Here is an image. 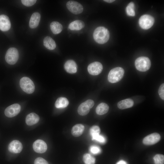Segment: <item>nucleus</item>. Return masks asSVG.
<instances>
[{
    "label": "nucleus",
    "mask_w": 164,
    "mask_h": 164,
    "mask_svg": "<svg viewBox=\"0 0 164 164\" xmlns=\"http://www.w3.org/2000/svg\"><path fill=\"white\" fill-rule=\"evenodd\" d=\"M39 120V117L37 114L31 113L26 116V122L27 125L31 126L37 123Z\"/></svg>",
    "instance_id": "16"
},
{
    "label": "nucleus",
    "mask_w": 164,
    "mask_h": 164,
    "mask_svg": "<svg viewBox=\"0 0 164 164\" xmlns=\"http://www.w3.org/2000/svg\"><path fill=\"white\" fill-rule=\"evenodd\" d=\"M11 26V22L8 17L5 15H0V29L3 31L9 30Z\"/></svg>",
    "instance_id": "14"
},
{
    "label": "nucleus",
    "mask_w": 164,
    "mask_h": 164,
    "mask_svg": "<svg viewBox=\"0 0 164 164\" xmlns=\"http://www.w3.org/2000/svg\"><path fill=\"white\" fill-rule=\"evenodd\" d=\"M84 129V126L81 124H77L72 128L71 133L74 137H78L83 133Z\"/></svg>",
    "instance_id": "20"
},
{
    "label": "nucleus",
    "mask_w": 164,
    "mask_h": 164,
    "mask_svg": "<svg viewBox=\"0 0 164 164\" xmlns=\"http://www.w3.org/2000/svg\"><path fill=\"white\" fill-rule=\"evenodd\" d=\"M124 74V70L122 68H114L109 72L108 76V80L111 83L118 82L123 78Z\"/></svg>",
    "instance_id": "2"
},
{
    "label": "nucleus",
    "mask_w": 164,
    "mask_h": 164,
    "mask_svg": "<svg viewBox=\"0 0 164 164\" xmlns=\"http://www.w3.org/2000/svg\"><path fill=\"white\" fill-rule=\"evenodd\" d=\"M22 4L26 6H30L34 5L36 2V0H22Z\"/></svg>",
    "instance_id": "31"
},
{
    "label": "nucleus",
    "mask_w": 164,
    "mask_h": 164,
    "mask_svg": "<svg viewBox=\"0 0 164 164\" xmlns=\"http://www.w3.org/2000/svg\"><path fill=\"white\" fill-rule=\"evenodd\" d=\"M50 26L51 31L55 34L60 33L63 29L62 25L57 21H53L52 22Z\"/></svg>",
    "instance_id": "22"
},
{
    "label": "nucleus",
    "mask_w": 164,
    "mask_h": 164,
    "mask_svg": "<svg viewBox=\"0 0 164 164\" xmlns=\"http://www.w3.org/2000/svg\"><path fill=\"white\" fill-rule=\"evenodd\" d=\"M89 150L90 152L94 154H97L101 152V149L100 147L96 145L91 146Z\"/></svg>",
    "instance_id": "30"
},
{
    "label": "nucleus",
    "mask_w": 164,
    "mask_h": 164,
    "mask_svg": "<svg viewBox=\"0 0 164 164\" xmlns=\"http://www.w3.org/2000/svg\"><path fill=\"white\" fill-rule=\"evenodd\" d=\"M66 6L70 12L75 14H80L83 10L82 5L76 1H69L67 2Z\"/></svg>",
    "instance_id": "8"
},
{
    "label": "nucleus",
    "mask_w": 164,
    "mask_h": 164,
    "mask_svg": "<svg viewBox=\"0 0 164 164\" xmlns=\"http://www.w3.org/2000/svg\"><path fill=\"white\" fill-rule=\"evenodd\" d=\"M155 164H163L164 163V156L161 154L156 155L154 157Z\"/></svg>",
    "instance_id": "27"
},
{
    "label": "nucleus",
    "mask_w": 164,
    "mask_h": 164,
    "mask_svg": "<svg viewBox=\"0 0 164 164\" xmlns=\"http://www.w3.org/2000/svg\"><path fill=\"white\" fill-rule=\"evenodd\" d=\"M68 104L69 101L67 98L61 97L57 99L55 102V105L57 108H63L66 107Z\"/></svg>",
    "instance_id": "23"
},
{
    "label": "nucleus",
    "mask_w": 164,
    "mask_h": 164,
    "mask_svg": "<svg viewBox=\"0 0 164 164\" xmlns=\"http://www.w3.org/2000/svg\"><path fill=\"white\" fill-rule=\"evenodd\" d=\"M154 21V19L152 16L149 15H145L139 18V24L142 29H147L153 26Z\"/></svg>",
    "instance_id": "6"
},
{
    "label": "nucleus",
    "mask_w": 164,
    "mask_h": 164,
    "mask_svg": "<svg viewBox=\"0 0 164 164\" xmlns=\"http://www.w3.org/2000/svg\"><path fill=\"white\" fill-rule=\"evenodd\" d=\"M135 65L136 68L138 71L145 72L150 68L151 63L150 60L148 57L141 56L136 60Z\"/></svg>",
    "instance_id": "3"
},
{
    "label": "nucleus",
    "mask_w": 164,
    "mask_h": 164,
    "mask_svg": "<svg viewBox=\"0 0 164 164\" xmlns=\"http://www.w3.org/2000/svg\"><path fill=\"white\" fill-rule=\"evenodd\" d=\"M109 109V107L107 104L104 103H101L97 107L96 112L97 114L102 115L106 113Z\"/></svg>",
    "instance_id": "24"
},
{
    "label": "nucleus",
    "mask_w": 164,
    "mask_h": 164,
    "mask_svg": "<svg viewBox=\"0 0 164 164\" xmlns=\"http://www.w3.org/2000/svg\"><path fill=\"white\" fill-rule=\"evenodd\" d=\"M22 148V144L20 141L17 140H14L9 143L8 149L11 152L18 153L21 152Z\"/></svg>",
    "instance_id": "13"
},
{
    "label": "nucleus",
    "mask_w": 164,
    "mask_h": 164,
    "mask_svg": "<svg viewBox=\"0 0 164 164\" xmlns=\"http://www.w3.org/2000/svg\"><path fill=\"white\" fill-rule=\"evenodd\" d=\"M133 101L131 99H126L119 102L117 104L118 108L124 109L132 107L134 105Z\"/></svg>",
    "instance_id": "19"
},
{
    "label": "nucleus",
    "mask_w": 164,
    "mask_h": 164,
    "mask_svg": "<svg viewBox=\"0 0 164 164\" xmlns=\"http://www.w3.org/2000/svg\"><path fill=\"white\" fill-rule=\"evenodd\" d=\"M21 107L18 104H15L7 107L5 110L4 113L8 117L12 118L17 115L20 112Z\"/></svg>",
    "instance_id": "9"
},
{
    "label": "nucleus",
    "mask_w": 164,
    "mask_h": 164,
    "mask_svg": "<svg viewBox=\"0 0 164 164\" xmlns=\"http://www.w3.org/2000/svg\"><path fill=\"white\" fill-rule=\"evenodd\" d=\"M85 26L84 22L81 20H76L69 25V29L72 30H80L84 28Z\"/></svg>",
    "instance_id": "18"
},
{
    "label": "nucleus",
    "mask_w": 164,
    "mask_h": 164,
    "mask_svg": "<svg viewBox=\"0 0 164 164\" xmlns=\"http://www.w3.org/2000/svg\"><path fill=\"white\" fill-rule=\"evenodd\" d=\"M94 105V102L92 100L89 99L81 103L79 106L77 111L80 115L84 116L89 112L90 109Z\"/></svg>",
    "instance_id": "7"
},
{
    "label": "nucleus",
    "mask_w": 164,
    "mask_h": 164,
    "mask_svg": "<svg viewBox=\"0 0 164 164\" xmlns=\"http://www.w3.org/2000/svg\"><path fill=\"white\" fill-rule=\"evenodd\" d=\"M43 43L45 47L49 50H54L56 46L55 41L49 36H46L44 38Z\"/></svg>",
    "instance_id": "21"
},
{
    "label": "nucleus",
    "mask_w": 164,
    "mask_h": 164,
    "mask_svg": "<svg viewBox=\"0 0 164 164\" xmlns=\"http://www.w3.org/2000/svg\"><path fill=\"white\" fill-rule=\"evenodd\" d=\"M89 132L92 137L95 135L99 134L100 132V129L98 126L94 125L90 128Z\"/></svg>",
    "instance_id": "28"
},
{
    "label": "nucleus",
    "mask_w": 164,
    "mask_h": 164,
    "mask_svg": "<svg viewBox=\"0 0 164 164\" xmlns=\"http://www.w3.org/2000/svg\"><path fill=\"white\" fill-rule=\"evenodd\" d=\"M83 159L85 164H94L95 162V158L88 153L84 155Z\"/></svg>",
    "instance_id": "25"
},
{
    "label": "nucleus",
    "mask_w": 164,
    "mask_h": 164,
    "mask_svg": "<svg viewBox=\"0 0 164 164\" xmlns=\"http://www.w3.org/2000/svg\"><path fill=\"white\" fill-rule=\"evenodd\" d=\"M158 93L160 97L163 100H164V84H162L159 87Z\"/></svg>",
    "instance_id": "33"
},
{
    "label": "nucleus",
    "mask_w": 164,
    "mask_h": 164,
    "mask_svg": "<svg viewBox=\"0 0 164 164\" xmlns=\"http://www.w3.org/2000/svg\"><path fill=\"white\" fill-rule=\"evenodd\" d=\"M104 1L108 2V3H111L114 1H115V0H104Z\"/></svg>",
    "instance_id": "35"
},
{
    "label": "nucleus",
    "mask_w": 164,
    "mask_h": 164,
    "mask_svg": "<svg viewBox=\"0 0 164 164\" xmlns=\"http://www.w3.org/2000/svg\"><path fill=\"white\" fill-rule=\"evenodd\" d=\"M103 68V66L100 63L94 62L90 63L88 66L87 70L90 74L97 75L101 73Z\"/></svg>",
    "instance_id": "10"
},
{
    "label": "nucleus",
    "mask_w": 164,
    "mask_h": 164,
    "mask_svg": "<svg viewBox=\"0 0 164 164\" xmlns=\"http://www.w3.org/2000/svg\"><path fill=\"white\" fill-rule=\"evenodd\" d=\"M91 137L92 140H96L101 143H104L106 142L105 138L99 134L94 135Z\"/></svg>",
    "instance_id": "29"
},
{
    "label": "nucleus",
    "mask_w": 164,
    "mask_h": 164,
    "mask_svg": "<svg viewBox=\"0 0 164 164\" xmlns=\"http://www.w3.org/2000/svg\"><path fill=\"white\" fill-rule=\"evenodd\" d=\"M66 71L70 73H76L77 70V66L76 63L73 60H69L67 61L64 65Z\"/></svg>",
    "instance_id": "15"
},
{
    "label": "nucleus",
    "mask_w": 164,
    "mask_h": 164,
    "mask_svg": "<svg viewBox=\"0 0 164 164\" xmlns=\"http://www.w3.org/2000/svg\"><path fill=\"white\" fill-rule=\"evenodd\" d=\"M40 19L39 13L35 12L32 14L30 19L29 26L30 28L33 29L36 27L38 25Z\"/></svg>",
    "instance_id": "17"
},
{
    "label": "nucleus",
    "mask_w": 164,
    "mask_h": 164,
    "mask_svg": "<svg viewBox=\"0 0 164 164\" xmlns=\"http://www.w3.org/2000/svg\"><path fill=\"white\" fill-rule=\"evenodd\" d=\"M134 8V4L133 2H130L128 4L126 9V13L128 15L132 16L135 15Z\"/></svg>",
    "instance_id": "26"
},
{
    "label": "nucleus",
    "mask_w": 164,
    "mask_h": 164,
    "mask_svg": "<svg viewBox=\"0 0 164 164\" xmlns=\"http://www.w3.org/2000/svg\"><path fill=\"white\" fill-rule=\"evenodd\" d=\"M116 164H127L125 161L121 160L118 162Z\"/></svg>",
    "instance_id": "34"
},
{
    "label": "nucleus",
    "mask_w": 164,
    "mask_h": 164,
    "mask_svg": "<svg viewBox=\"0 0 164 164\" xmlns=\"http://www.w3.org/2000/svg\"><path fill=\"white\" fill-rule=\"evenodd\" d=\"M19 84L22 90L26 93L31 94L34 91V84L29 78L27 77H22L20 80Z\"/></svg>",
    "instance_id": "4"
},
{
    "label": "nucleus",
    "mask_w": 164,
    "mask_h": 164,
    "mask_svg": "<svg viewBox=\"0 0 164 164\" xmlns=\"http://www.w3.org/2000/svg\"><path fill=\"white\" fill-rule=\"evenodd\" d=\"M34 164H48V163L43 158L41 157H38L35 159Z\"/></svg>",
    "instance_id": "32"
},
{
    "label": "nucleus",
    "mask_w": 164,
    "mask_h": 164,
    "mask_svg": "<svg viewBox=\"0 0 164 164\" xmlns=\"http://www.w3.org/2000/svg\"><path fill=\"white\" fill-rule=\"evenodd\" d=\"M33 148L36 152L42 153L46 151L47 147L46 144L44 141L41 139H38L33 143Z\"/></svg>",
    "instance_id": "12"
},
{
    "label": "nucleus",
    "mask_w": 164,
    "mask_h": 164,
    "mask_svg": "<svg viewBox=\"0 0 164 164\" xmlns=\"http://www.w3.org/2000/svg\"><path fill=\"white\" fill-rule=\"evenodd\" d=\"M161 136L159 134L152 133L145 137L143 140V143L145 145H152L158 142Z\"/></svg>",
    "instance_id": "11"
},
{
    "label": "nucleus",
    "mask_w": 164,
    "mask_h": 164,
    "mask_svg": "<svg viewBox=\"0 0 164 164\" xmlns=\"http://www.w3.org/2000/svg\"><path fill=\"white\" fill-rule=\"evenodd\" d=\"M5 60L8 64L14 65L17 62L19 59V52L15 48L11 47L7 51L5 55Z\"/></svg>",
    "instance_id": "5"
},
{
    "label": "nucleus",
    "mask_w": 164,
    "mask_h": 164,
    "mask_svg": "<svg viewBox=\"0 0 164 164\" xmlns=\"http://www.w3.org/2000/svg\"><path fill=\"white\" fill-rule=\"evenodd\" d=\"M93 36L94 40L100 44H103L109 40V32L108 29L103 26L97 28L94 30Z\"/></svg>",
    "instance_id": "1"
}]
</instances>
